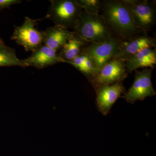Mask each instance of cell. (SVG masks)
Instances as JSON below:
<instances>
[{"label": "cell", "mask_w": 156, "mask_h": 156, "mask_svg": "<svg viewBox=\"0 0 156 156\" xmlns=\"http://www.w3.org/2000/svg\"><path fill=\"white\" fill-rule=\"evenodd\" d=\"M156 46L155 39L143 33L130 40L124 41L113 58L125 62L143 49L154 48Z\"/></svg>", "instance_id": "30bf717a"}, {"label": "cell", "mask_w": 156, "mask_h": 156, "mask_svg": "<svg viewBox=\"0 0 156 156\" xmlns=\"http://www.w3.org/2000/svg\"><path fill=\"white\" fill-rule=\"evenodd\" d=\"M39 20L26 17L22 25L14 28L11 39L22 46L26 51H33L43 45V34L36 28Z\"/></svg>", "instance_id": "8992f818"}, {"label": "cell", "mask_w": 156, "mask_h": 156, "mask_svg": "<svg viewBox=\"0 0 156 156\" xmlns=\"http://www.w3.org/2000/svg\"><path fill=\"white\" fill-rule=\"evenodd\" d=\"M125 62L113 58L101 69L89 82L95 87L121 83L127 77Z\"/></svg>", "instance_id": "ba28073f"}, {"label": "cell", "mask_w": 156, "mask_h": 156, "mask_svg": "<svg viewBox=\"0 0 156 156\" xmlns=\"http://www.w3.org/2000/svg\"><path fill=\"white\" fill-rule=\"evenodd\" d=\"M100 12L112 34L123 41L144 33L136 27L122 0L101 1Z\"/></svg>", "instance_id": "6da1fadb"}, {"label": "cell", "mask_w": 156, "mask_h": 156, "mask_svg": "<svg viewBox=\"0 0 156 156\" xmlns=\"http://www.w3.org/2000/svg\"><path fill=\"white\" fill-rule=\"evenodd\" d=\"M73 29L86 43L103 42L113 35L101 15L89 14L83 10Z\"/></svg>", "instance_id": "7a4b0ae2"}, {"label": "cell", "mask_w": 156, "mask_h": 156, "mask_svg": "<svg viewBox=\"0 0 156 156\" xmlns=\"http://www.w3.org/2000/svg\"><path fill=\"white\" fill-rule=\"evenodd\" d=\"M20 0H0V11L5 9H9L11 5L20 4Z\"/></svg>", "instance_id": "ac0fdd59"}, {"label": "cell", "mask_w": 156, "mask_h": 156, "mask_svg": "<svg viewBox=\"0 0 156 156\" xmlns=\"http://www.w3.org/2000/svg\"><path fill=\"white\" fill-rule=\"evenodd\" d=\"M46 18L68 29H73L83 9L76 0H51Z\"/></svg>", "instance_id": "277c9868"}, {"label": "cell", "mask_w": 156, "mask_h": 156, "mask_svg": "<svg viewBox=\"0 0 156 156\" xmlns=\"http://www.w3.org/2000/svg\"><path fill=\"white\" fill-rule=\"evenodd\" d=\"M94 88L98 109L104 115L108 114L115 102L126 91L121 83L98 86Z\"/></svg>", "instance_id": "9c48e42d"}, {"label": "cell", "mask_w": 156, "mask_h": 156, "mask_svg": "<svg viewBox=\"0 0 156 156\" xmlns=\"http://www.w3.org/2000/svg\"><path fill=\"white\" fill-rule=\"evenodd\" d=\"M24 68L28 66L43 69L59 62H65L55 50L43 44L32 52L31 56L21 59Z\"/></svg>", "instance_id": "8fae6325"}, {"label": "cell", "mask_w": 156, "mask_h": 156, "mask_svg": "<svg viewBox=\"0 0 156 156\" xmlns=\"http://www.w3.org/2000/svg\"><path fill=\"white\" fill-rule=\"evenodd\" d=\"M66 63L71 65L80 72L87 77L89 81L92 80L100 70L95 66L89 57L82 53L73 60L66 62Z\"/></svg>", "instance_id": "9a60e30c"}, {"label": "cell", "mask_w": 156, "mask_h": 156, "mask_svg": "<svg viewBox=\"0 0 156 156\" xmlns=\"http://www.w3.org/2000/svg\"><path fill=\"white\" fill-rule=\"evenodd\" d=\"M124 41L113 35L103 42L86 43L80 53L85 54L100 70L104 66L113 59L122 44Z\"/></svg>", "instance_id": "3957f363"}, {"label": "cell", "mask_w": 156, "mask_h": 156, "mask_svg": "<svg viewBox=\"0 0 156 156\" xmlns=\"http://www.w3.org/2000/svg\"><path fill=\"white\" fill-rule=\"evenodd\" d=\"M86 44L75 34L59 50L58 56L66 63V62L73 60L80 55L82 48Z\"/></svg>", "instance_id": "5bb4252c"}, {"label": "cell", "mask_w": 156, "mask_h": 156, "mask_svg": "<svg viewBox=\"0 0 156 156\" xmlns=\"http://www.w3.org/2000/svg\"><path fill=\"white\" fill-rule=\"evenodd\" d=\"M127 73L132 72L140 68L153 69L156 64V49H143L125 62Z\"/></svg>", "instance_id": "4fadbf2b"}, {"label": "cell", "mask_w": 156, "mask_h": 156, "mask_svg": "<svg viewBox=\"0 0 156 156\" xmlns=\"http://www.w3.org/2000/svg\"><path fill=\"white\" fill-rule=\"evenodd\" d=\"M78 5L83 10L91 14H99L101 1L99 0H76Z\"/></svg>", "instance_id": "e0dca14e"}, {"label": "cell", "mask_w": 156, "mask_h": 156, "mask_svg": "<svg viewBox=\"0 0 156 156\" xmlns=\"http://www.w3.org/2000/svg\"><path fill=\"white\" fill-rule=\"evenodd\" d=\"M122 2L129 10L136 27L147 33L155 23L154 2L148 0H122Z\"/></svg>", "instance_id": "5b68a950"}, {"label": "cell", "mask_w": 156, "mask_h": 156, "mask_svg": "<svg viewBox=\"0 0 156 156\" xmlns=\"http://www.w3.org/2000/svg\"><path fill=\"white\" fill-rule=\"evenodd\" d=\"M5 46H6V45L5 44V43L3 41V40L0 38V48H3Z\"/></svg>", "instance_id": "d6986e66"}, {"label": "cell", "mask_w": 156, "mask_h": 156, "mask_svg": "<svg viewBox=\"0 0 156 156\" xmlns=\"http://www.w3.org/2000/svg\"><path fill=\"white\" fill-rule=\"evenodd\" d=\"M152 69L146 68L141 71H136L134 83L122 97L128 103L134 104L136 101L144 100L156 95L151 82Z\"/></svg>", "instance_id": "52a82bcc"}, {"label": "cell", "mask_w": 156, "mask_h": 156, "mask_svg": "<svg viewBox=\"0 0 156 156\" xmlns=\"http://www.w3.org/2000/svg\"><path fill=\"white\" fill-rule=\"evenodd\" d=\"M43 44L57 52L74 35L73 31L60 25H55L42 31Z\"/></svg>", "instance_id": "7c38bea8"}, {"label": "cell", "mask_w": 156, "mask_h": 156, "mask_svg": "<svg viewBox=\"0 0 156 156\" xmlns=\"http://www.w3.org/2000/svg\"><path fill=\"white\" fill-rule=\"evenodd\" d=\"M12 66L24 68L21 59L17 58L14 49L6 46L0 48V67Z\"/></svg>", "instance_id": "2e32d148"}]
</instances>
